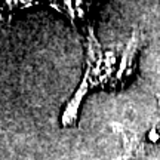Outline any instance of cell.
<instances>
[{
	"mask_svg": "<svg viewBox=\"0 0 160 160\" xmlns=\"http://www.w3.org/2000/svg\"><path fill=\"white\" fill-rule=\"evenodd\" d=\"M86 37V70L79 88L62 113V125L73 126L79 116V108L88 92L93 89H120L132 79L137 71V58L142 46V33L133 30L122 58L117 59L113 51H102L93 33L91 22L85 25Z\"/></svg>",
	"mask_w": 160,
	"mask_h": 160,
	"instance_id": "6da1fadb",
	"label": "cell"
}]
</instances>
